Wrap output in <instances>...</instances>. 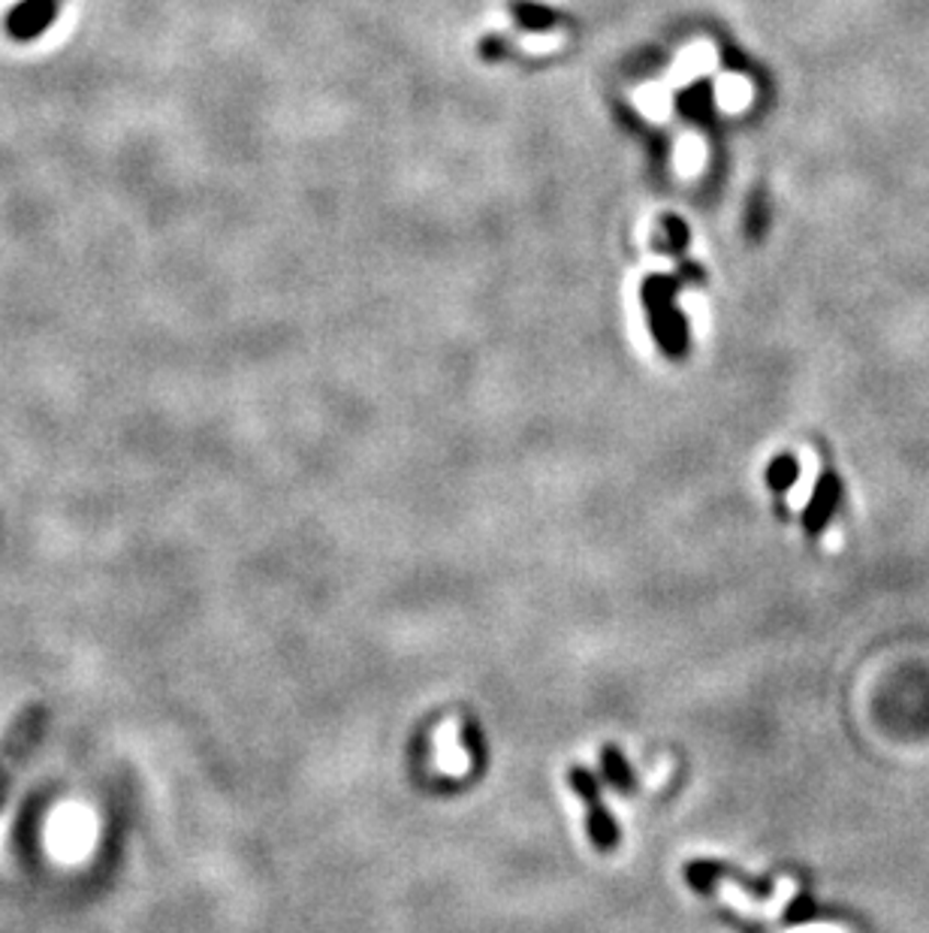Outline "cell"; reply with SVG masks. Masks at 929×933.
<instances>
[{
  "instance_id": "obj_1",
  "label": "cell",
  "mask_w": 929,
  "mask_h": 933,
  "mask_svg": "<svg viewBox=\"0 0 929 933\" xmlns=\"http://www.w3.org/2000/svg\"><path fill=\"white\" fill-rule=\"evenodd\" d=\"M48 726V707L43 701H27L12 716L10 726L0 734V807L10 798L24 762L34 755L36 743L43 740Z\"/></svg>"
},
{
  "instance_id": "obj_2",
  "label": "cell",
  "mask_w": 929,
  "mask_h": 933,
  "mask_svg": "<svg viewBox=\"0 0 929 933\" xmlns=\"http://www.w3.org/2000/svg\"><path fill=\"white\" fill-rule=\"evenodd\" d=\"M715 888H718V895H722L727 907H734L736 912H743L748 919H779L784 907H788L796 897V891H800V885H796V879H791V876H782V879L775 883V891H772L770 900H758V897L746 895L739 885L727 883V879H718Z\"/></svg>"
},
{
  "instance_id": "obj_3",
  "label": "cell",
  "mask_w": 929,
  "mask_h": 933,
  "mask_svg": "<svg viewBox=\"0 0 929 933\" xmlns=\"http://www.w3.org/2000/svg\"><path fill=\"white\" fill-rule=\"evenodd\" d=\"M64 0H24L7 19V27L15 40H34L46 31L58 15Z\"/></svg>"
},
{
  "instance_id": "obj_4",
  "label": "cell",
  "mask_w": 929,
  "mask_h": 933,
  "mask_svg": "<svg viewBox=\"0 0 929 933\" xmlns=\"http://www.w3.org/2000/svg\"><path fill=\"white\" fill-rule=\"evenodd\" d=\"M570 786L577 788V795L582 800H589V831L594 846L598 848H613L615 846V828L610 822V816L601 810L598 803V791H594V779H591L586 771H570Z\"/></svg>"
},
{
  "instance_id": "obj_5",
  "label": "cell",
  "mask_w": 929,
  "mask_h": 933,
  "mask_svg": "<svg viewBox=\"0 0 929 933\" xmlns=\"http://www.w3.org/2000/svg\"><path fill=\"white\" fill-rule=\"evenodd\" d=\"M820 477V462L815 457V450H803L800 462H796V481L788 490V508L794 514H803L808 508V502L815 496V486Z\"/></svg>"
},
{
  "instance_id": "obj_6",
  "label": "cell",
  "mask_w": 929,
  "mask_h": 933,
  "mask_svg": "<svg viewBox=\"0 0 929 933\" xmlns=\"http://www.w3.org/2000/svg\"><path fill=\"white\" fill-rule=\"evenodd\" d=\"M710 64H712L710 46H691V49L679 55V61H676L670 79H673V86H688V82H694V79L710 67Z\"/></svg>"
},
{
  "instance_id": "obj_7",
  "label": "cell",
  "mask_w": 929,
  "mask_h": 933,
  "mask_svg": "<svg viewBox=\"0 0 929 933\" xmlns=\"http://www.w3.org/2000/svg\"><path fill=\"white\" fill-rule=\"evenodd\" d=\"M634 103H637V110L643 112L646 119L661 122V119H667V110H670V94L658 86H643L637 94H634Z\"/></svg>"
},
{
  "instance_id": "obj_8",
  "label": "cell",
  "mask_w": 929,
  "mask_h": 933,
  "mask_svg": "<svg viewBox=\"0 0 929 933\" xmlns=\"http://www.w3.org/2000/svg\"><path fill=\"white\" fill-rule=\"evenodd\" d=\"M706 158V148L700 143L698 136H686L679 148H676V167L682 176H694L700 170V164Z\"/></svg>"
},
{
  "instance_id": "obj_9",
  "label": "cell",
  "mask_w": 929,
  "mask_h": 933,
  "mask_svg": "<svg viewBox=\"0 0 929 933\" xmlns=\"http://www.w3.org/2000/svg\"><path fill=\"white\" fill-rule=\"evenodd\" d=\"M603 767H607V776L613 779L615 786L625 788L627 783H631V776H627V771H625V762L619 758V752H615V750L603 752Z\"/></svg>"
},
{
  "instance_id": "obj_10",
  "label": "cell",
  "mask_w": 929,
  "mask_h": 933,
  "mask_svg": "<svg viewBox=\"0 0 929 933\" xmlns=\"http://www.w3.org/2000/svg\"><path fill=\"white\" fill-rule=\"evenodd\" d=\"M782 933H854V931H848L845 924H836V921H812V924L788 928V931Z\"/></svg>"
},
{
  "instance_id": "obj_11",
  "label": "cell",
  "mask_w": 929,
  "mask_h": 933,
  "mask_svg": "<svg viewBox=\"0 0 929 933\" xmlns=\"http://www.w3.org/2000/svg\"><path fill=\"white\" fill-rule=\"evenodd\" d=\"M562 34H546V37H525L522 40V46H525V52H553L562 46Z\"/></svg>"
},
{
  "instance_id": "obj_12",
  "label": "cell",
  "mask_w": 929,
  "mask_h": 933,
  "mask_svg": "<svg viewBox=\"0 0 929 933\" xmlns=\"http://www.w3.org/2000/svg\"><path fill=\"white\" fill-rule=\"evenodd\" d=\"M839 547H842V529L832 526L830 535H824V550H827V553H839Z\"/></svg>"
}]
</instances>
